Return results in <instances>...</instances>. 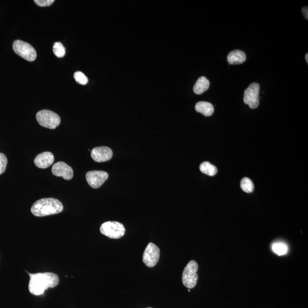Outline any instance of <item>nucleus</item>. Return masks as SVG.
Masks as SVG:
<instances>
[{
    "instance_id": "obj_19",
    "label": "nucleus",
    "mask_w": 308,
    "mask_h": 308,
    "mask_svg": "<svg viewBox=\"0 0 308 308\" xmlns=\"http://www.w3.org/2000/svg\"><path fill=\"white\" fill-rule=\"evenodd\" d=\"M53 52L55 55L59 58L65 56L66 54V50L65 47L61 42H56L53 45Z\"/></svg>"
},
{
    "instance_id": "obj_18",
    "label": "nucleus",
    "mask_w": 308,
    "mask_h": 308,
    "mask_svg": "<svg viewBox=\"0 0 308 308\" xmlns=\"http://www.w3.org/2000/svg\"><path fill=\"white\" fill-rule=\"evenodd\" d=\"M273 250L274 253L278 256L285 255L288 252V247L284 243L282 242H277L273 245Z\"/></svg>"
},
{
    "instance_id": "obj_3",
    "label": "nucleus",
    "mask_w": 308,
    "mask_h": 308,
    "mask_svg": "<svg viewBox=\"0 0 308 308\" xmlns=\"http://www.w3.org/2000/svg\"><path fill=\"white\" fill-rule=\"evenodd\" d=\"M36 119L39 125L43 128L55 129L61 123L60 116L52 111L43 110L38 112Z\"/></svg>"
},
{
    "instance_id": "obj_24",
    "label": "nucleus",
    "mask_w": 308,
    "mask_h": 308,
    "mask_svg": "<svg viewBox=\"0 0 308 308\" xmlns=\"http://www.w3.org/2000/svg\"><path fill=\"white\" fill-rule=\"evenodd\" d=\"M306 60L307 61V63L308 64V54H306Z\"/></svg>"
},
{
    "instance_id": "obj_14",
    "label": "nucleus",
    "mask_w": 308,
    "mask_h": 308,
    "mask_svg": "<svg viewBox=\"0 0 308 308\" xmlns=\"http://www.w3.org/2000/svg\"><path fill=\"white\" fill-rule=\"evenodd\" d=\"M195 110L205 117H209L214 112V107L207 102H199L195 105Z\"/></svg>"
},
{
    "instance_id": "obj_17",
    "label": "nucleus",
    "mask_w": 308,
    "mask_h": 308,
    "mask_svg": "<svg viewBox=\"0 0 308 308\" xmlns=\"http://www.w3.org/2000/svg\"><path fill=\"white\" fill-rule=\"evenodd\" d=\"M240 187L242 190L246 193H251L254 190V184L252 181L248 177H244L241 180Z\"/></svg>"
},
{
    "instance_id": "obj_15",
    "label": "nucleus",
    "mask_w": 308,
    "mask_h": 308,
    "mask_svg": "<svg viewBox=\"0 0 308 308\" xmlns=\"http://www.w3.org/2000/svg\"><path fill=\"white\" fill-rule=\"evenodd\" d=\"M209 85L208 79L205 77H201L196 82L194 86V92L195 94L200 95L208 89Z\"/></svg>"
},
{
    "instance_id": "obj_2",
    "label": "nucleus",
    "mask_w": 308,
    "mask_h": 308,
    "mask_svg": "<svg viewBox=\"0 0 308 308\" xmlns=\"http://www.w3.org/2000/svg\"><path fill=\"white\" fill-rule=\"evenodd\" d=\"M64 206L58 199L43 198L35 202L31 208L32 214L37 217L58 214L63 212Z\"/></svg>"
},
{
    "instance_id": "obj_4",
    "label": "nucleus",
    "mask_w": 308,
    "mask_h": 308,
    "mask_svg": "<svg viewBox=\"0 0 308 308\" xmlns=\"http://www.w3.org/2000/svg\"><path fill=\"white\" fill-rule=\"evenodd\" d=\"M199 266L194 260H191L185 267L182 274L183 284L188 289L194 288L198 280L197 272Z\"/></svg>"
},
{
    "instance_id": "obj_25",
    "label": "nucleus",
    "mask_w": 308,
    "mask_h": 308,
    "mask_svg": "<svg viewBox=\"0 0 308 308\" xmlns=\"http://www.w3.org/2000/svg\"></svg>"
},
{
    "instance_id": "obj_6",
    "label": "nucleus",
    "mask_w": 308,
    "mask_h": 308,
    "mask_svg": "<svg viewBox=\"0 0 308 308\" xmlns=\"http://www.w3.org/2000/svg\"><path fill=\"white\" fill-rule=\"evenodd\" d=\"M14 52L27 61H34L37 57V53L32 45L27 42L16 40L13 43Z\"/></svg>"
},
{
    "instance_id": "obj_10",
    "label": "nucleus",
    "mask_w": 308,
    "mask_h": 308,
    "mask_svg": "<svg viewBox=\"0 0 308 308\" xmlns=\"http://www.w3.org/2000/svg\"><path fill=\"white\" fill-rule=\"evenodd\" d=\"M53 174L58 177H63L67 180H71L73 177V170L66 163L59 162L53 166L52 169Z\"/></svg>"
},
{
    "instance_id": "obj_16",
    "label": "nucleus",
    "mask_w": 308,
    "mask_h": 308,
    "mask_svg": "<svg viewBox=\"0 0 308 308\" xmlns=\"http://www.w3.org/2000/svg\"><path fill=\"white\" fill-rule=\"evenodd\" d=\"M199 169H200L202 172L210 176L215 175L217 172L216 167L210 164L208 162H203Z\"/></svg>"
},
{
    "instance_id": "obj_23",
    "label": "nucleus",
    "mask_w": 308,
    "mask_h": 308,
    "mask_svg": "<svg viewBox=\"0 0 308 308\" xmlns=\"http://www.w3.org/2000/svg\"><path fill=\"white\" fill-rule=\"evenodd\" d=\"M302 12L304 17L306 18L307 20L308 19V8L307 6L303 7L302 9Z\"/></svg>"
},
{
    "instance_id": "obj_12",
    "label": "nucleus",
    "mask_w": 308,
    "mask_h": 308,
    "mask_svg": "<svg viewBox=\"0 0 308 308\" xmlns=\"http://www.w3.org/2000/svg\"><path fill=\"white\" fill-rule=\"evenodd\" d=\"M54 161V155L50 152L38 154L34 159V164L39 169H47L52 166Z\"/></svg>"
},
{
    "instance_id": "obj_9",
    "label": "nucleus",
    "mask_w": 308,
    "mask_h": 308,
    "mask_svg": "<svg viewBox=\"0 0 308 308\" xmlns=\"http://www.w3.org/2000/svg\"><path fill=\"white\" fill-rule=\"evenodd\" d=\"M108 177V173L103 171H91L87 172L86 174L87 182L93 188L101 187Z\"/></svg>"
},
{
    "instance_id": "obj_21",
    "label": "nucleus",
    "mask_w": 308,
    "mask_h": 308,
    "mask_svg": "<svg viewBox=\"0 0 308 308\" xmlns=\"http://www.w3.org/2000/svg\"><path fill=\"white\" fill-rule=\"evenodd\" d=\"M7 164H8V159L6 156L2 153H0V175L5 172Z\"/></svg>"
},
{
    "instance_id": "obj_5",
    "label": "nucleus",
    "mask_w": 308,
    "mask_h": 308,
    "mask_svg": "<svg viewBox=\"0 0 308 308\" xmlns=\"http://www.w3.org/2000/svg\"><path fill=\"white\" fill-rule=\"evenodd\" d=\"M101 234L110 239H117L124 236L125 228L121 223L106 222L100 227Z\"/></svg>"
},
{
    "instance_id": "obj_11",
    "label": "nucleus",
    "mask_w": 308,
    "mask_h": 308,
    "mask_svg": "<svg viewBox=\"0 0 308 308\" xmlns=\"http://www.w3.org/2000/svg\"><path fill=\"white\" fill-rule=\"evenodd\" d=\"M113 151L108 147L94 148L91 152L93 160L98 163H103L110 160L113 157Z\"/></svg>"
},
{
    "instance_id": "obj_20",
    "label": "nucleus",
    "mask_w": 308,
    "mask_h": 308,
    "mask_svg": "<svg viewBox=\"0 0 308 308\" xmlns=\"http://www.w3.org/2000/svg\"><path fill=\"white\" fill-rule=\"evenodd\" d=\"M74 78L75 81L80 85H85L88 82V78L81 71L75 72L74 74Z\"/></svg>"
},
{
    "instance_id": "obj_13",
    "label": "nucleus",
    "mask_w": 308,
    "mask_h": 308,
    "mask_svg": "<svg viewBox=\"0 0 308 308\" xmlns=\"http://www.w3.org/2000/svg\"><path fill=\"white\" fill-rule=\"evenodd\" d=\"M246 59V54L240 50H235L228 54L227 61L230 65H239L244 63Z\"/></svg>"
},
{
    "instance_id": "obj_1",
    "label": "nucleus",
    "mask_w": 308,
    "mask_h": 308,
    "mask_svg": "<svg viewBox=\"0 0 308 308\" xmlns=\"http://www.w3.org/2000/svg\"><path fill=\"white\" fill-rule=\"evenodd\" d=\"M29 291L35 296L42 295L46 290L53 288L59 285L60 278L57 274L52 273L30 274Z\"/></svg>"
},
{
    "instance_id": "obj_22",
    "label": "nucleus",
    "mask_w": 308,
    "mask_h": 308,
    "mask_svg": "<svg viewBox=\"0 0 308 308\" xmlns=\"http://www.w3.org/2000/svg\"><path fill=\"white\" fill-rule=\"evenodd\" d=\"M54 0H35L34 2L39 6H49L53 4Z\"/></svg>"
},
{
    "instance_id": "obj_8",
    "label": "nucleus",
    "mask_w": 308,
    "mask_h": 308,
    "mask_svg": "<svg viewBox=\"0 0 308 308\" xmlns=\"http://www.w3.org/2000/svg\"><path fill=\"white\" fill-rule=\"evenodd\" d=\"M160 257V250L152 242L148 244L144 250L143 256V263L148 267H154L158 262Z\"/></svg>"
},
{
    "instance_id": "obj_7",
    "label": "nucleus",
    "mask_w": 308,
    "mask_h": 308,
    "mask_svg": "<svg viewBox=\"0 0 308 308\" xmlns=\"http://www.w3.org/2000/svg\"><path fill=\"white\" fill-rule=\"evenodd\" d=\"M260 87L259 83H252L245 90L244 94V103L249 105L252 109H255L259 105V94Z\"/></svg>"
}]
</instances>
